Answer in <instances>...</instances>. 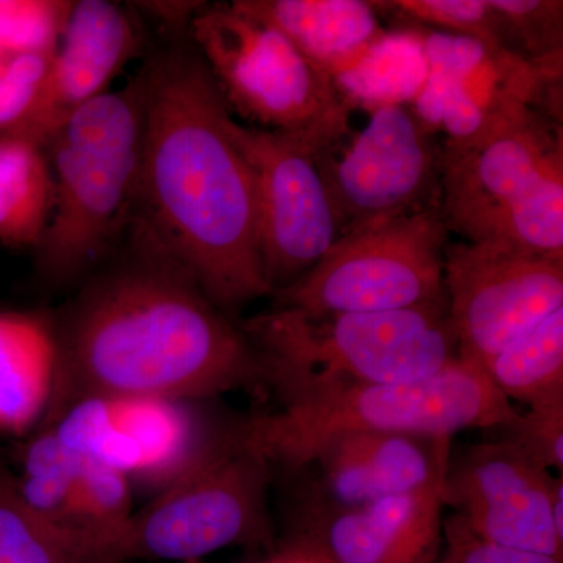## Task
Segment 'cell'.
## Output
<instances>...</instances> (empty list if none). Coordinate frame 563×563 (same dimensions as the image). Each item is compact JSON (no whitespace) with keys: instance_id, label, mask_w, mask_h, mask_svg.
Segmentation results:
<instances>
[{"instance_id":"32","label":"cell","mask_w":563,"mask_h":563,"mask_svg":"<svg viewBox=\"0 0 563 563\" xmlns=\"http://www.w3.org/2000/svg\"><path fill=\"white\" fill-rule=\"evenodd\" d=\"M263 563H325L321 561L317 555L307 553V551L299 550V548L290 547L288 544L285 550H282L279 554L274 555L273 559Z\"/></svg>"},{"instance_id":"27","label":"cell","mask_w":563,"mask_h":563,"mask_svg":"<svg viewBox=\"0 0 563 563\" xmlns=\"http://www.w3.org/2000/svg\"><path fill=\"white\" fill-rule=\"evenodd\" d=\"M74 2L0 0V55H52Z\"/></svg>"},{"instance_id":"18","label":"cell","mask_w":563,"mask_h":563,"mask_svg":"<svg viewBox=\"0 0 563 563\" xmlns=\"http://www.w3.org/2000/svg\"><path fill=\"white\" fill-rule=\"evenodd\" d=\"M140 46L139 27L128 10L109 0L74 2L31 107L0 135L44 150L74 111L107 91Z\"/></svg>"},{"instance_id":"23","label":"cell","mask_w":563,"mask_h":563,"mask_svg":"<svg viewBox=\"0 0 563 563\" xmlns=\"http://www.w3.org/2000/svg\"><path fill=\"white\" fill-rule=\"evenodd\" d=\"M510 404L526 407L563 396V309L544 318L483 366Z\"/></svg>"},{"instance_id":"1","label":"cell","mask_w":563,"mask_h":563,"mask_svg":"<svg viewBox=\"0 0 563 563\" xmlns=\"http://www.w3.org/2000/svg\"><path fill=\"white\" fill-rule=\"evenodd\" d=\"M141 76L133 242L176 265L228 314L273 296L262 265L257 181L201 55L191 43L174 44Z\"/></svg>"},{"instance_id":"2","label":"cell","mask_w":563,"mask_h":563,"mask_svg":"<svg viewBox=\"0 0 563 563\" xmlns=\"http://www.w3.org/2000/svg\"><path fill=\"white\" fill-rule=\"evenodd\" d=\"M129 262L90 282L52 324L54 396L206 399L269 391L265 363L242 324L176 265L133 242Z\"/></svg>"},{"instance_id":"14","label":"cell","mask_w":563,"mask_h":563,"mask_svg":"<svg viewBox=\"0 0 563 563\" xmlns=\"http://www.w3.org/2000/svg\"><path fill=\"white\" fill-rule=\"evenodd\" d=\"M562 477L499 437L450 455L443 504L485 542L563 562V536L553 518L554 492Z\"/></svg>"},{"instance_id":"30","label":"cell","mask_w":563,"mask_h":563,"mask_svg":"<svg viewBox=\"0 0 563 563\" xmlns=\"http://www.w3.org/2000/svg\"><path fill=\"white\" fill-rule=\"evenodd\" d=\"M49 60L51 55H0V133L31 107Z\"/></svg>"},{"instance_id":"8","label":"cell","mask_w":563,"mask_h":563,"mask_svg":"<svg viewBox=\"0 0 563 563\" xmlns=\"http://www.w3.org/2000/svg\"><path fill=\"white\" fill-rule=\"evenodd\" d=\"M190 40L229 110L255 128L301 133L325 146L350 133L354 106L331 74L239 3L199 7Z\"/></svg>"},{"instance_id":"24","label":"cell","mask_w":563,"mask_h":563,"mask_svg":"<svg viewBox=\"0 0 563 563\" xmlns=\"http://www.w3.org/2000/svg\"><path fill=\"white\" fill-rule=\"evenodd\" d=\"M388 35L369 49L354 68L336 77L344 98L369 110L384 103H412L426 77L424 54L417 33L404 29Z\"/></svg>"},{"instance_id":"6","label":"cell","mask_w":563,"mask_h":563,"mask_svg":"<svg viewBox=\"0 0 563 563\" xmlns=\"http://www.w3.org/2000/svg\"><path fill=\"white\" fill-rule=\"evenodd\" d=\"M517 407L493 387L479 365L462 361L417 383L365 385L280 406L247 421L255 446L274 470L291 473L318 444L340 432L450 437L510 424Z\"/></svg>"},{"instance_id":"20","label":"cell","mask_w":563,"mask_h":563,"mask_svg":"<svg viewBox=\"0 0 563 563\" xmlns=\"http://www.w3.org/2000/svg\"><path fill=\"white\" fill-rule=\"evenodd\" d=\"M247 13L284 33L333 79L354 68L385 35L365 0H235Z\"/></svg>"},{"instance_id":"5","label":"cell","mask_w":563,"mask_h":563,"mask_svg":"<svg viewBox=\"0 0 563 563\" xmlns=\"http://www.w3.org/2000/svg\"><path fill=\"white\" fill-rule=\"evenodd\" d=\"M439 209L468 243L563 257L561 122L531 111L470 146L443 144Z\"/></svg>"},{"instance_id":"29","label":"cell","mask_w":563,"mask_h":563,"mask_svg":"<svg viewBox=\"0 0 563 563\" xmlns=\"http://www.w3.org/2000/svg\"><path fill=\"white\" fill-rule=\"evenodd\" d=\"M498 431L537 465L563 474V396L518 410L515 420Z\"/></svg>"},{"instance_id":"7","label":"cell","mask_w":563,"mask_h":563,"mask_svg":"<svg viewBox=\"0 0 563 563\" xmlns=\"http://www.w3.org/2000/svg\"><path fill=\"white\" fill-rule=\"evenodd\" d=\"M274 472L252 442L246 421L218 428L162 495L133 512L117 547V563L191 562L266 539Z\"/></svg>"},{"instance_id":"12","label":"cell","mask_w":563,"mask_h":563,"mask_svg":"<svg viewBox=\"0 0 563 563\" xmlns=\"http://www.w3.org/2000/svg\"><path fill=\"white\" fill-rule=\"evenodd\" d=\"M228 129L257 181L263 273L276 292L309 272L340 239L317 161L331 146L301 133L240 124L232 114Z\"/></svg>"},{"instance_id":"11","label":"cell","mask_w":563,"mask_h":563,"mask_svg":"<svg viewBox=\"0 0 563 563\" xmlns=\"http://www.w3.org/2000/svg\"><path fill=\"white\" fill-rule=\"evenodd\" d=\"M361 132L318 154L340 236L439 203L443 144L409 103L374 107Z\"/></svg>"},{"instance_id":"16","label":"cell","mask_w":563,"mask_h":563,"mask_svg":"<svg viewBox=\"0 0 563 563\" xmlns=\"http://www.w3.org/2000/svg\"><path fill=\"white\" fill-rule=\"evenodd\" d=\"M217 429L184 402L151 396L96 395L63 410L52 433L74 453L124 477L169 481Z\"/></svg>"},{"instance_id":"31","label":"cell","mask_w":563,"mask_h":563,"mask_svg":"<svg viewBox=\"0 0 563 563\" xmlns=\"http://www.w3.org/2000/svg\"><path fill=\"white\" fill-rule=\"evenodd\" d=\"M435 563H563L551 555L528 553L485 542L457 520H443V547Z\"/></svg>"},{"instance_id":"17","label":"cell","mask_w":563,"mask_h":563,"mask_svg":"<svg viewBox=\"0 0 563 563\" xmlns=\"http://www.w3.org/2000/svg\"><path fill=\"white\" fill-rule=\"evenodd\" d=\"M16 484L33 512L95 563H117L133 515L128 477L74 453L47 431L25 448Z\"/></svg>"},{"instance_id":"21","label":"cell","mask_w":563,"mask_h":563,"mask_svg":"<svg viewBox=\"0 0 563 563\" xmlns=\"http://www.w3.org/2000/svg\"><path fill=\"white\" fill-rule=\"evenodd\" d=\"M57 376L52 324L31 313H0V432H22L51 404Z\"/></svg>"},{"instance_id":"25","label":"cell","mask_w":563,"mask_h":563,"mask_svg":"<svg viewBox=\"0 0 563 563\" xmlns=\"http://www.w3.org/2000/svg\"><path fill=\"white\" fill-rule=\"evenodd\" d=\"M0 563H95L22 499L16 477L0 466Z\"/></svg>"},{"instance_id":"22","label":"cell","mask_w":563,"mask_h":563,"mask_svg":"<svg viewBox=\"0 0 563 563\" xmlns=\"http://www.w3.org/2000/svg\"><path fill=\"white\" fill-rule=\"evenodd\" d=\"M54 181L35 144L0 135V243L36 247L49 222Z\"/></svg>"},{"instance_id":"28","label":"cell","mask_w":563,"mask_h":563,"mask_svg":"<svg viewBox=\"0 0 563 563\" xmlns=\"http://www.w3.org/2000/svg\"><path fill=\"white\" fill-rule=\"evenodd\" d=\"M501 16L510 51L531 60L563 54L561 0H490Z\"/></svg>"},{"instance_id":"13","label":"cell","mask_w":563,"mask_h":563,"mask_svg":"<svg viewBox=\"0 0 563 563\" xmlns=\"http://www.w3.org/2000/svg\"><path fill=\"white\" fill-rule=\"evenodd\" d=\"M443 284L459 357L483 368L563 309V257L493 243L451 244L444 251Z\"/></svg>"},{"instance_id":"9","label":"cell","mask_w":563,"mask_h":563,"mask_svg":"<svg viewBox=\"0 0 563 563\" xmlns=\"http://www.w3.org/2000/svg\"><path fill=\"white\" fill-rule=\"evenodd\" d=\"M448 231L439 203L340 236L317 265L274 292L306 317L395 312L446 301Z\"/></svg>"},{"instance_id":"3","label":"cell","mask_w":563,"mask_h":563,"mask_svg":"<svg viewBox=\"0 0 563 563\" xmlns=\"http://www.w3.org/2000/svg\"><path fill=\"white\" fill-rule=\"evenodd\" d=\"M242 325L280 406L352 387L417 383L459 358L446 301L329 317L273 309Z\"/></svg>"},{"instance_id":"10","label":"cell","mask_w":563,"mask_h":563,"mask_svg":"<svg viewBox=\"0 0 563 563\" xmlns=\"http://www.w3.org/2000/svg\"><path fill=\"white\" fill-rule=\"evenodd\" d=\"M409 31L426 63L410 107L433 131L446 133L444 146H470L531 111L562 122L563 54L531 60L465 36Z\"/></svg>"},{"instance_id":"4","label":"cell","mask_w":563,"mask_h":563,"mask_svg":"<svg viewBox=\"0 0 563 563\" xmlns=\"http://www.w3.org/2000/svg\"><path fill=\"white\" fill-rule=\"evenodd\" d=\"M144 131L143 76L102 92L74 111L44 146L54 202L41 236V272L69 279L101 255L118 225L129 220Z\"/></svg>"},{"instance_id":"19","label":"cell","mask_w":563,"mask_h":563,"mask_svg":"<svg viewBox=\"0 0 563 563\" xmlns=\"http://www.w3.org/2000/svg\"><path fill=\"white\" fill-rule=\"evenodd\" d=\"M442 488L295 517L290 547L325 563H435L443 547Z\"/></svg>"},{"instance_id":"26","label":"cell","mask_w":563,"mask_h":563,"mask_svg":"<svg viewBox=\"0 0 563 563\" xmlns=\"http://www.w3.org/2000/svg\"><path fill=\"white\" fill-rule=\"evenodd\" d=\"M372 5L377 14L402 22L404 29L465 36L495 49L510 51L501 16L490 0H372Z\"/></svg>"},{"instance_id":"15","label":"cell","mask_w":563,"mask_h":563,"mask_svg":"<svg viewBox=\"0 0 563 563\" xmlns=\"http://www.w3.org/2000/svg\"><path fill=\"white\" fill-rule=\"evenodd\" d=\"M450 437L351 431L329 437L292 470L296 515L354 509L426 488L442 487Z\"/></svg>"}]
</instances>
